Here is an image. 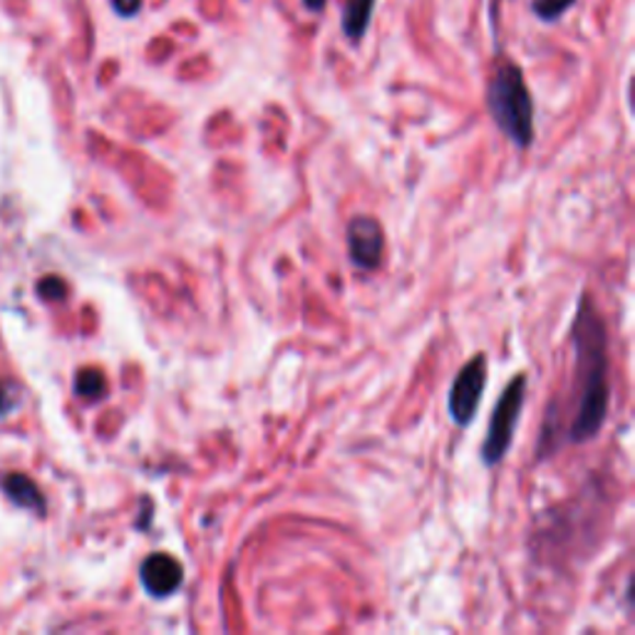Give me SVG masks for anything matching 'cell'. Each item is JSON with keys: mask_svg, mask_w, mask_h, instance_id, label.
<instances>
[{"mask_svg": "<svg viewBox=\"0 0 635 635\" xmlns=\"http://www.w3.org/2000/svg\"><path fill=\"white\" fill-rule=\"evenodd\" d=\"M574 343L578 353V376L581 382V397L574 415V425L568 429L572 442H588L601 432L609 415V378H605V328L596 308L581 301L574 323Z\"/></svg>", "mask_w": 635, "mask_h": 635, "instance_id": "1", "label": "cell"}, {"mask_svg": "<svg viewBox=\"0 0 635 635\" xmlns=\"http://www.w3.org/2000/svg\"><path fill=\"white\" fill-rule=\"evenodd\" d=\"M492 119L513 145L529 147L534 139V100L527 88L524 72L517 65L501 62L494 70L487 90Z\"/></svg>", "mask_w": 635, "mask_h": 635, "instance_id": "2", "label": "cell"}, {"mask_svg": "<svg viewBox=\"0 0 635 635\" xmlns=\"http://www.w3.org/2000/svg\"><path fill=\"white\" fill-rule=\"evenodd\" d=\"M524 397H527V378L517 376L509 382V388L504 390L501 400L492 413L487 440H484V447H482L484 464H489V466L499 464L504 460V454L509 452L511 440H513V429H517L521 407H524Z\"/></svg>", "mask_w": 635, "mask_h": 635, "instance_id": "3", "label": "cell"}, {"mask_svg": "<svg viewBox=\"0 0 635 635\" xmlns=\"http://www.w3.org/2000/svg\"><path fill=\"white\" fill-rule=\"evenodd\" d=\"M484 385H487V358L474 355L466 366L457 372L450 390V415L457 425L466 427L480 407Z\"/></svg>", "mask_w": 635, "mask_h": 635, "instance_id": "4", "label": "cell"}, {"mask_svg": "<svg viewBox=\"0 0 635 635\" xmlns=\"http://www.w3.org/2000/svg\"><path fill=\"white\" fill-rule=\"evenodd\" d=\"M382 249H385V239H382V227L378 219L355 217L348 227V251L353 264L362 270L378 268L382 261Z\"/></svg>", "mask_w": 635, "mask_h": 635, "instance_id": "5", "label": "cell"}, {"mask_svg": "<svg viewBox=\"0 0 635 635\" xmlns=\"http://www.w3.org/2000/svg\"><path fill=\"white\" fill-rule=\"evenodd\" d=\"M182 564L170 554H152L145 558L142 568H139V578L149 593L157 599L172 596L176 588L182 586Z\"/></svg>", "mask_w": 635, "mask_h": 635, "instance_id": "6", "label": "cell"}, {"mask_svg": "<svg viewBox=\"0 0 635 635\" xmlns=\"http://www.w3.org/2000/svg\"><path fill=\"white\" fill-rule=\"evenodd\" d=\"M3 489L8 497L15 504H21V507L43 511V494L37 489V484L33 480H27L25 474H5Z\"/></svg>", "mask_w": 635, "mask_h": 635, "instance_id": "7", "label": "cell"}, {"mask_svg": "<svg viewBox=\"0 0 635 635\" xmlns=\"http://www.w3.org/2000/svg\"><path fill=\"white\" fill-rule=\"evenodd\" d=\"M372 8H376V0H348L343 11V33L350 37V41H360L366 35Z\"/></svg>", "mask_w": 635, "mask_h": 635, "instance_id": "8", "label": "cell"}, {"mask_svg": "<svg viewBox=\"0 0 635 635\" xmlns=\"http://www.w3.org/2000/svg\"><path fill=\"white\" fill-rule=\"evenodd\" d=\"M74 388H78V395H82L85 400H100L107 392V380L105 376H102V370L85 368L78 372V382H74Z\"/></svg>", "mask_w": 635, "mask_h": 635, "instance_id": "9", "label": "cell"}, {"mask_svg": "<svg viewBox=\"0 0 635 635\" xmlns=\"http://www.w3.org/2000/svg\"><path fill=\"white\" fill-rule=\"evenodd\" d=\"M576 0H534L531 8H534V13L541 18V21L546 23H554L562 18L568 8H572Z\"/></svg>", "mask_w": 635, "mask_h": 635, "instance_id": "10", "label": "cell"}, {"mask_svg": "<svg viewBox=\"0 0 635 635\" xmlns=\"http://www.w3.org/2000/svg\"><path fill=\"white\" fill-rule=\"evenodd\" d=\"M112 8H115L117 15L132 18L139 13V8H142V0H112Z\"/></svg>", "mask_w": 635, "mask_h": 635, "instance_id": "11", "label": "cell"}, {"mask_svg": "<svg viewBox=\"0 0 635 635\" xmlns=\"http://www.w3.org/2000/svg\"><path fill=\"white\" fill-rule=\"evenodd\" d=\"M50 291V298H55V301H58V298H62L65 296V284L62 281H58V278H45V281L41 284V293L45 296Z\"/></svg>", "mask_w": 635, "mask_h": 635, "instance_id": "12", "label": "cell"}, {"mask_svg": "<svg viewBox=\"0 0 635 635\" xmlns=\"http://www.w3.org/2000/svg\"><path fill=\"white\" fill-rule=\"evenodd\" d=\"M325 3H328V0H303V5L308 8V11H313V13H321L323 8H325Z\"/></svg>", "mask_w": 635, "mask_h": 635, "instance_id": "13", "label": "cell"}, {"mask_svg": "<svg viewBox=\"0 0 635 635\" xmlns=\"http://www.w3.org/2000/svg\"><path fill=\"white\" fill-rule=\"evenodd\" d=\"M8 409V403H5V392H3V388H0V413H5Z\"/></svg>", "mask_w": 635, "mask_h": 635, "instance_id": "14", "label": "cell"}]
</instances>
